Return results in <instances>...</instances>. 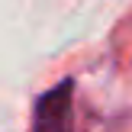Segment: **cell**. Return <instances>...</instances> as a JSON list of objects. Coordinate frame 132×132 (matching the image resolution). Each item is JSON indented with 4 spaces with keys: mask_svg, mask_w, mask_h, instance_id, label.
I'll use <instances>...</instances> for the list:
<instances>
[{
    "mask_svg": "<svg viewBox=\"0 0 132 132\" xmlns=\"http://www.w3.org/2000/svg\"><path fill=\"white\" fill-rule=\"evenodd\" d=\"M32 132H74V84L58 81L36 100Z\"/></svg>",
    "mask_w": 132,
    "mask_h": 132,
    "instance_id": "1",
    "label": "cell"
}]
</instances>
